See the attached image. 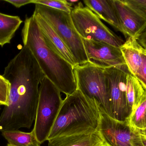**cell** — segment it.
<instances>
[{
  "mask_svg": "<svg viewBox=\"0 0 146 146\" xmlns=\"http://www.w3.org/2000/svg\"><path fill=\"white\" fill-rule=\"evenodd\" d=\"M21 35L24 46L31 51L45 77L66 96L75 91L74 67L46 44L33 15L26 18Z\"/></svg>",
  "mask_w": 146,
  "mask_h": 146,
  "instance_id": "1",
  "label": "cell"
},
{
  "mask_svg": "<svg viewBox=\"0 0 146 146\" xmlns=\"http://www.w3.org/2000/svg\"><path fill=\"white\" fill-rule=\"evenodd\" d=\"M100 119L97 104L76 89L63 100L48 141L60 136L96 133Z\"/></svg>",
  "mask_w": 146,
  "mask_h": 146,
  "instance_id": "2",
  "label": "cell"
},
{
  "mask_svg": "<svg viewBox=\"0 0 146 146\" xmlns=\"http://www.w3.org/2000/svg\"><path fill=\"white\" fill-rule=\"evenodd\" d=\"M34 12L41 15L60 38L77 66L88 63L82 39L75 28L71 13L39 4H35Z\"/></svg>",
  "mask_w": 146,
  "mask_h": 146,
  "instance_id": "3",
  "label": "cell"
},
{
  "mask_svg": "<svg viewBox=\"0 0 146 146\" xmlns=\"http://www.w3.org/2000/svg\"><path fill=\"white\" fill-rule=\"evenodd\" d=\"M60 91L46 77L41 81L33 131L40 145L48 141L63 102Z\"/></svg>",
  "mask_w": 146,
  "mask_h": 146,
  "instance_id": "4",
  "label": "cell"
},
{
  "mask_svg": "<svg viewBox=\"0 0 146 146\" xmlns=\"http://www.w3.org/2000/svg\"><path fill=\"white\" fill-rule=\"evenodd\" d=\"M77 89L111 116V103L104 69L89 63L74 68Z\"/></svg>",
  "mask_w": 146,
  "mask_h": 146,
  "instance_id": "5",
  "label": "cell"
},
{
  "mask_svg": "<svg viewBox=\"0 0 146 146\" xmlns=\"http://www.w3.org/2000/svg\"><path fill=\"white\" fill-rule=\"evenodd\" d=\"M75 28L81 38L103 42L120 48L125 43L123 39L106 26L98 16L81 2L71 13Z\"/></svg>",
  "mask_w": 146,
  "mask_h": 146,
  "instance_id": "6",
  "label": "cell"
},
{
  "mask_svg": "<svg viewBox=\"0 0 146 146\" xmlns=\"http://www.w3.org/2000/svg\"><path fill=\"white\" fill-rule=\"evenodd\" d=\"M99 110L97 132L106 146H145L140 131L131 127L127 121H117Z\"/></svg>",
  "mask_w": 146,
  "mask_h": 146,
  "instance_id": "7",
  "label": "cell"
},
{
  "mask_svg": "<svg viewBox=\"0 0 146 146\" xmlns=\"http://www.w3.org/2000/svg\"><path fill=\"white\" fill-rule=\"evenodd\" d=\"M127 66L111 67L104 69L111 103V117L125 121L131 113L126 95Z\"/></svg>",
  "mask_w": 146,
  "mask_h": 146,
  "instance_id": "8",
  "label": "cell"
},
{
  "mask_svg": "<svg viewBox=\"0 0 146 146\" xmlns=\"http://www.w3.org/2000/svg\"><path fill=\"white\" fill-rule=\"evenodd\" d=\"M82 39L88 63L104 69L126 66L120 48L105 42Z\"/></svg>",
  "mask_w": 146,
  "mask_h": 146,
  "instance_id": "9",
  "label": "cell"
},
{
  "mask_svg": "<svg viewBox=\"0 0 146 146\" xmlns=\"http://www.w3.org/2000/svg\"><path fill=\"white\" fill-rule=\"evenodd\" d=\"M128 71L146 88V49L135 38L129 37L121 46Z\"/></svg>",
  "mask_w": 146,
  "mask_h": 146,
  "instance_id": "10",
  "label": "cell"
},
{
  "mask_svg": "<svg viewBox=\"0 0 146 146\" xmlns=\"http://www.w3.org/2000/svg\"><path fill=\"white\" fill-rule=\"evenodd\" d=\"M117 15L127 39L136 38L146 27V18L135 10L126 0H112Z\"/></svg>",
  "mask_w": 146,
  "mask_h": 146,
  "instance_id": "11",
  "label": "cell"
},
{
  "mask_svg": "<svg viewBox=\"0 0 146 146\" xmlns=\"http://www.w3.org/2000/svg\"><path fill=\"white\" fill-rule=\"evenodd\" d=\"M42 32L46 44L74 67L77 64L66 45L56 34L49 24L37 13L33 15Z\"/></svg>",
  "mask_w": 146,
  "mask_h": 146,
  "instance_id": "12",
  "label": "cell"
},
{
  "mask_svg": "<svg viewBox=\"0 0 146 146\" xmlns=\"http://www.w3.org/2000/svg\"><path fill=\"white\" fill-rule=\"evenodd\" d=\"M83 2L100 19L104 20L123 35V31L113 6L112 0H85Z\"/></svg>",
  "mask_w": 146,
  "mask_h": 146,
  "instance_id": "13",
  "label": "cell"
},
{
  "mask_svg": "<svg viewBox=\"0 0 146 146\" xmlns=\"http://www.w3.org/2000/svg\"><path fill=\"white\" fill-rule=\"evenodd\" d=\"M48 146H106L98 132L60 136L48 140Z\"/></svg>",
  "mask_w": 146,
  "mask_h": 146,
  "instance_id": "14",
  "label": "cell"
},
{
  "mask_svg": "<svg viewBox=\"0 0 146 146\" xmlns=\"http://www.w3.org/2000/svg\"><path fill=\"white\" fill-rule=\"evenodd\" d=\"M126 95L131 113L146 99V87L129 72L127 76Z\"/></svg>",
  "mask_w": 146,
  "mask_h": 146,
  "instance_id": "15",
  "label": "cell"
},
{
  "mask_svg": "<svg viewBox=\"0 0 146 146\" xmlns=\"http://www.w3.org/2000/svg\"><path fill=\"white\" fill-rule=\"evenodd\" d=\"M23 21L18 16L0 13V46L9 43Z\"/></svg>",
  "mask_w": 146,
  "mask_h": 146,
  "instance_id": "16",
  "label": "cell"
},
{
  "mask_svg": "<svg viewBox=\"0 0 146 146\" xmlns=\"http://www.w3.org/2000/svg\"><path fill=\"white\" fill-rule=\"evenodd\" d=\"M2 135L9 144L14 146H28L37 141L33 130L30 133L19 130L4 131Z\"/></svg>",
  "mask_w": 146,
  "mask_h": 146,
  "instance_id": "17",
  "label": "cell"
},
{
  "mask_svg": "<svg viewBox=\"0 0 146 146\" xmlns=\"http://www.w3.org/2000/svg\"><path fill=\"white\" fill-rule=\"evenodd\" d=\"M127 121L136 130L146 129V99L133 111Z\"/></svg>",
  "mask_w": 146,
  "mask_h": 146,
  "instance_id": "18",
  "label": "cell"
},
{
  "mask_svg": "<svg viewBox=\"0 0 146 146\" xmlns=\"http://www.w3.org/2000/svg\"><path fill=\"white\" fill-rule=\"evenodd\" d=\"M33 3L44 5L68 13H71L73 9L69 6L66 0H33Z\"/></svg>",
  "mask_w": 146,
  "mask_h": 146,
  "instance_id": "19",
  "label": "cell"
},
{
  "mask_svg": "<svg viewBox=\"0 0 146 146\" xmlns=\"http://www.w3.org/2000/svg\"><path fill=\"white\" fill-rule=\"evenodd\" d=\"M9 84L3 75H0V104L4 106L8 104Z\"/></svg>",
  "mask_w": 146,
  "mask_h": 146,
  "instance_id": "20",
  "label": "cell"
},
{
  "mask_svg": "<svg viewBox=\"0 0 146 146\" xmlns=\"http://www.w3.org/2000/svg\"><path fill=\"white\" fill-rule=\"evenodd\" d=\"M135 10L146 18V0H126Z\"/></svg>",
  "mask_w": 146,
  "mask_h": 146,
  "instance_id": "21",
  "label": "cell"
},
{
  "mask_svg": "<svg viewBox=\"0 0 146 146\" xmlns=\"http://www.w3.org/2000/svg\"><path fill=\"white\" fill-rule=\"evenodd\" d=\"M17 8H19L29 3H33V0H5Z\"/></svg>",
  "mask_w": 146,
  "mask_h": 146,
  "instance_id": "22",
  "label": "cell"
},
{
  "mask_svg": "<svg viewBox=\"0 0 146 146\" xmlns=\"http://www.w3.org/2000/svg\"><path fill=\"white\" fill-rule=\"evenodd\" d=\"M136 39L138 43L146 49V27Z\"/></svg>",
  "mask_w": 146,
  "mask_h": 146,
  "instance_id": "23",
  "label": "cell"
},
{
  "mask_svg": "<svg viewBox=\"0 0 146 146\" xmlns=\"http://www.w3.org/2000/svg\"><path fill=\"white\" fill-rule=\"evenodd\" d=\"M66 1L68 4H69V6L72 7L75 4V6L77 5L78 3L79 2V1L78 0H75V1H74V0H66Z\"/></svg>",
  "mask_w": 146,
  "mask_h": 146,
  "instance_id": "24",
  "label": "cell"
},
{
  "mask_svg": "<svg viewBox=\"0 0 146 146\" xmlns=\"http://www.w3.org/2000/svg\"><path fill=\"white\" fill-rule=\"evenodd\" d=\"M141 135L143 144H144L145 146H146V136H145V135Z\"/></svg>",
  "mask_w": 146,
  "mask_h": 146,
  "instance_id": "25",
  "label": "cell"
},
{
  "mask_svg": "<svg viewBox=\"0 0 146 146\" xmlns=\"http://www.w3.org/2000/svg\"><path fill=\"white\" fill-rule=\"evenodd\" d=\"M28 146H40V144L38 142V141H35L34 143H33V144H31V145Z\"/></svg>",
  "mask_w": 146,
  "mask_h": 146,
  "instance_id": "26",
  "label": "cell"
},
{
  "mask_svg": "<svg viewBox=\"0 0 146 146\" xmlns=\"http://www.w3.org/2000/svg\"><path fill=\"white\" fill-rule=\"evenodd\" d=\"M139 131L141 134L146 136V129H145V130H140Z\"/></svg>",
  "mask_w": 146,
  "mask_h": 146,
  "instance_id": "27",
  "label": "cell"
},
{
  "mask_svg": "<svg viewBox=\"0 0 146 146\" xmlns=\"http://www.w3.org/2000/svg\"><path fill=\"white\" fill-rule=\"evenodd\" d=\"M7 146H14L13 145H9V144H8L7 145Z\"/></svg>",
  "mask_w": 146,
  "mask_h": 146,
  "instance_id": "28",
  "label": "cell"
},
{
  "mask_svg": "<svg viewBox=\"0 0 146 146\" xmlns=\"http://www.w3.org/2000/svg\"><path fill=\"white\" fill-rule=\"evenodd\" d=\"M1 105L0 104V110H1Z\"/></svg>",
  "mask_w": 146,
  "mask_h": 146,
  "instance_id": "29",
  "label": "cell"
}]
</instances>
